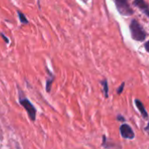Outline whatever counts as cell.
I'll return each mask as SVG.
<instances>
[{"label": "cell", "mask_w": 149, "mask_h": 149, "mask_svg": "<svg viewBox=\"0 0 149 149\" xmlns=\"http://www.w3.org/2000/svg\"><path fill=\"white\" fill-rule=\"evenodd\" d=\"M0 37L3 38V40L4 41V43H5V44H9V43H10V39H9V38H7V37H6L3 32H0Z\"/></svg>", "instance_id": "13"}, {"label": "cell", "mask_w": 149, "mask_h": 149, "mask_svg": "<svg viewBox=\"0 0 149 149\" xmlns=\"http://www.w3.org/2000/svg\"><path fill=\"white\" fill-rule=\"evenodd\" d=\"M17 14L18 19L22 24H29V20L27 19V17L24 12H22L20 10H17Z\"/></svg>", "instance_id": "10"}, {"label": "cell", "mask_w": 149, "mask_h": 149, "mask_svg": "<svg viewBox=\"0 0 149 149\" xmlns=\"http://www.w3.org/2000/svg\"><path fill=\"white\" fill-rule=\"evenodd\" d=\"M45 70H46V79H45V91L46 93H50L51 90H52V86L54 82L55 79V76L52 73V72L47 67L45 66Z\"/></svg>", "instance_id": "6"}, {"label": "cell", "mask_w": 149, "mask_h": 149, "mask_svg": "<svg viewBox=\"0 0 149 149\" xmlns=\"http://www.w3.org/2000/svg\"><path fill=\"white\" fill-rule=\"evenodd\" d=\"M132 4L144 13L146 17H149V6L146 0H134Z\"/></svg>", "instance_id": "5"}, {"label": "cell", "mask_w": 149, "mask_h": 149, "mask_svg": "<svg viewBox=\"0 0 149 149\" xmlns=\"http://www.w3.org/2000/svg\"><path fill=\"white\" fill-rule=\"evenodd\" d=\"M134 104H135L136 107L138 108V110L140 111V113H141L142 118L145 119L146 120H148V112H147V110H146V108H145V106H144V104L142 103V101L140 100L139 99H135V100H134Z\"/></svg>", "instance_id": "7"}, {"label": "cell", "mask_w": 149, "mask_h": 149, "mask_svg": "<svg viewBox=\"0 0 149 149\" xmlns=\"http://www.w3.org/2000/svg\"><path fill=\"white\" fill-rule=\"evenodd\" d=\"M17 86V90H18V103H19V105L26 111L30 120L32 121V122H35L36 118H37V109H36V107L29 100V99L25 96L23 90L18 86Z\"/></svg>", "instance_id": "1"}, {"label": "cell", "mask_w": 149, "mask_h": 149, "mask_svg": "<svg viewBox=\"0 0 149 149\" xmlns=\"http://www.w3.org/2000/svg\"><path fill=\"white\" fill-rule=\"evenodd\" d=\"M148 127H149V125L148 124V125L146 126V127H145V131H147V132L148 131Z\"/></svg>", "instance_id": "15"}, {"label": "cell", "mask_w": 149, "mask_h": 149, "mask_svg": "<svg viewBox=\"0 0 149 149\" xmlns=\"http://www.w3.org/2000/svg\"><path fill=\"white\" fill-rule=\"evenodd\" d=\"M100 85L103 87V92H104V96L105 99H108L109 97V86H108V80L107 79H104L100 81Z\"/></svg>", "instance_id": "9"}, {"label": "cell", "mask_w": 149, "mask_h": 149, "mask_svg": "<svg viewBox=\"0 0 149 149\" xmlns=\"http://www.w3.org/2000/svg\"><path fill=\"white\" fill-rule=\"evenodd\" d=\"M125 85H126V83H125V82H122V83H121V85L119 86V88L117 89V93H118V95H120V94L123 93V91H124V87H125Z\"/></svg>", "instance_id": "11"}, {"label": "cell", "mask_w": 149, "mask_h": 149, "mask_svg": "<svg viewBox=\"0 0 149 149\" xmlns=\"http://www.w3.org/2000/svg\"><path fill=\"white\" fill-rule=\"evenodd\" d=\"M144 47L146 49V52H149V41H147L145 44H144Z\"/></svg>", "instance_id": "14"}, {"label": "cell", "mask_w": 149, "mask_h": 149, "mask_svg": "<svg viewBox=\"0 0 149 149\" xmlns=\"http://www.w3.org/2000/svg\"><path fill=\"white\" fill-rule=\"evenodd\" d=\"M120 136L126 140H134L135 138V134L132 127L126 123L122 124L120 127Z\"/></svg>", "instance_id": "4"}, {"label": "cell", "mask_w": 149, "mask_h": 149, "mask_svg": "<svg viewBox=\"0 0 149 149\" xmlns=\"http://www.w3.org/2000/svg\"><path fill=\"white\" fill-rule=\"evenodd\" d=\"M118 12L124 17H130L134 14V9L129 3V0H113Z\"/></svg>", "instance_id": "3"}, {"label": "cell", "mask_w": 149, "mask_h": 149, "mask_svg": "<svg viewBox=\"0 0 149 149\" xmlns=\"http://www.w3.org/2000/svg\"><path fill=\"white\" fill-rule=\"evenodd\" d=\"M116 120H117V121L122 122V123H124V122L126 121V118H125L122 114H118L117 117H116Z\"/></svg>", "instance_id": "12"}, {"label": "cell", "mask_w": 149, "mask_h": 149, "mask_svg": "<svg viewBox=\"0 0 149 149\" xmlns=\"http://www.w3.org/2000/svg\"><path fill=\"white\" fill-rule=\"evenodd\" d=\"M129 29L132 38L137 42H143L148 37V33L145 31L144 27L139 23L136 18H133L131 20Z\"/></svg>", "instance_id": "2"}, {"label": "cell", "mask_w": 149, "mask_h": 149, "mask_svg": "<svg viewBox=\"0 0 149 149\" xmlns=\"http://www.w3.org/2000/svg\"><path fill=\"white\" fill-rule=\"evenodd\" d=\"M110 143V141H109V139H107V137L104 134L103 136H102V143H101V147L102 148H121L120 145H115V143L113 144H109Z\"/></svg>", "instance_id": "8"}]
</instances>
